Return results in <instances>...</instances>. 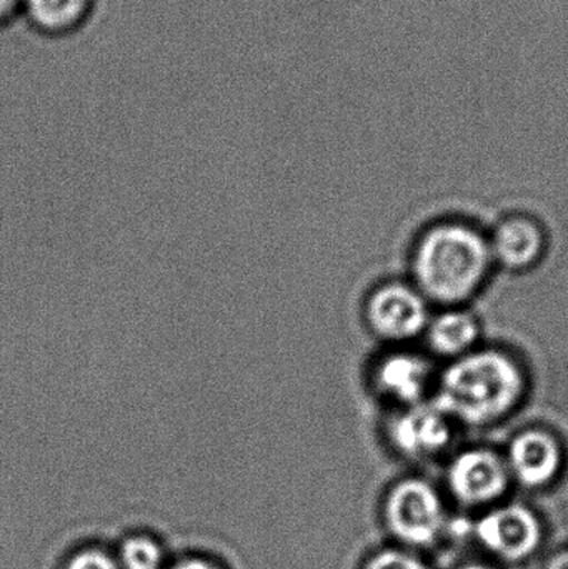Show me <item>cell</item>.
Masks as SVG:
<instances>
[{
  "label": "cell",
  "instance_id": "6da1fadb",
  "mask_svg": "<svg viewBox=\"0 0 568 569\" xmlns=\"http://www.w3.org/2000/svg\"><path fill=\"white\" fill-rule=\"evenodd\" d=\"M526 360L502 345L477 350L444 363L432 401L457 427L492 428L506 423L530 393Z\"/></svg>",
  "mask_w": 568,
  "mask_h": 569
},
{
  "label": "cell",
  "instance_id": "7a4b0ae2",
  "mask_svg": "<svg viewBox=\"0 0 568 569\" xmlns=\"http://www.w3.org/2000/svg\"><path fill=\"white\" fill-rule=\"evenodd\" d=\"M496 270L487 230L459 217L429 223L410 249L409 280L434 308L470 305Z\"/></svg>",
  "mask_w": 568,
  "mask_h": 569
},
{
  "label": "cell",
  "instance_id": "3957f363",
  "mask_svg": "<svg viewBox=\"0 0 568 569\" xmlns=\"http://www.w3.org/2000/svg\"><path fill=\"white\" fill-rule=\"evenodd\" d=\"M436 308L409 279H390L370 288L363 300L367 330L386 347H409L422 340Z\"/></svg>",
  "mask_w": 568,
  "mask_h": 569
},
{
  "label": "cell",
  "instance_id": "277c9868",
  "mask_svg": "<svg viewBox=\"0 0 568 569\" xmlns=\"http://www.w3.org/2000/svg\"><path fill=\"white\" fill-rule=\"evenodd\" d=\"M440 368L426 350L386 347L367 368L370 393L392 410L432 400Z\"/></svg>",
  "mask_w": 568,
  "mask_h": 569
},
{
  "label": "cell",
  "instance_id": "5b68a950",
  "mask_svg": "<svg viewBox=\"0 0 568 569\" xmlns=\"http://www.w3.org/2000/svg\"><path fill=\"white\" fill-rule=\"evenodd\" d=\"M387 527L410 547H429L446 528V510L439 491L420 478L399 481L387 495Z\"/></svg>",
  "mask_w": 568,
  "mask_h": 569
},
{
  "label": "cell",
  "instance_id": "8992f818",
  "mask_svg": "<svg viewBox=\"0 0 568 569\" xmlns=\"http://www.w3.org/2000/svg\"><path fill=\"white\" fill-rule=\"evenodd\" d=\"M457 425L432 400L390 411L386 438L390 448L407 461H432L447 453Z\"/></svg>",
  "mask_w": 568,
  "mask_h": 569
},
{
  "label": "cell",
  "instance_id": "52a82bcc",
  "mask_svg": "<svg viewBox=\"0 0 568 569\" xmlns=\"http://www.w3.org/2000/svg\"><path fill=\"white\" fill-rule=\"evenodd\" d=\"M487 236L496 269L512 276L532 272L549 252V230L532 213H507L487 230Z\"/></svg>",
  "mask_w": 568,
  "mask_h": 569
},
{
  "label": "cell",
  "instance_id": "ba28073f",
  "mask_svg": "<svg viewBox=\"0 0 568 569\" xmlns=\"http://www.w3.org/2000/svg\"><path fill=\"white\" fill-rule=\"evenodd\" d=\"M446 478L450 493L469 507L499 500L512 481L504 453L489 447H470L454 455Z\"/></svg>",
  "mask_w": 568,
  "mask_h": 569
},
{
  "label": "cell",
  "instance_id": "9c48e42d",
  "mask_svg": "<svg viewBox=\"0 0 568 569\" xmlns=\"http://www.w3.org/2000/svg\"><path fill=\"white\" fill-rule=\"evenodd\" d=\"M510 480L529 490H542L556 481L566 461L562 440L546 427H527L510 438L504 451Z\"/></svg>",
  "mask_w": 568,
  "mask_h": 569
},
{
  "label": "cell",
  "instance_id": "30bf717a",
  "mask_svg": "<svg viewBox=\"0 0 568 569\" xmlns=\"http://www.w3.org/2000/svg\"><path fill=\"white\" fill-rule=\"evenodd\" d=\"M477 540L490 553L507 561L532 557L542 543V525L524 505H506L477 521Z\"/></svg>",
  "mask_w": 568,
  "mask_h": 569
},
{
  "label": "cell",
  "instance_id": "8fae6325",
  "mask_svg": "<svg viewBox=\"0 0 568 569\" xmlns=\"http://www.w3.org/2000/svg\"><path fill=\"white\" fill-rule=\"evenodd\" d=\"M423 350L439 363H449L484 345V321L470 305L436 308L426 331Z\"/></svg>",
  "mask_w": 568,
  "mask_h": 569
},
{
  "label": "cell",
  "instance_id": "7c38bea8",
  "mask_svg": "<svg viewBox=\"0 0 568 569\" xmlns=\"http://www.w3.org/2000/svg\"><path fill=\"white\" fill-rule=\"evenodd\" d=\"M97 7L99 0H23L22 19L42 36L63 39L80 32Z\"/></svg>",
  "mask_w": 568,
  "mask_h": 569
},
{
  "label": "cell",
  "instance_id": "4fadbf2b",
  "mask_svg": "<svg viewBox=\"0 0 568 569\" xmlns=\"http://www.w3.org/2000/svg\"><path fill=\"white\" fill-rule=\"evenodd\" d=\"M120 569H162V547L150 537H132L123 541L119 551Z\"/></svg>",
  "mask_w": 568,
  "mask_h": 569
},
{
  "label": "cell",
  "instance_id": "5bb4252c",
  "mask_svg": "<svg viewBox=\"0 0 568 569\" xmlns=\"http://www.w3.org/2000/svg\"><path fill=\"white\" fill-rule=\"evenodd\" d=\"M366 569H429V567L406 551L386 550L370 558Z\"/></svg>",
  "mask_w": 568,
  "mask_h": 569
},
{
  "label": "cell",
  "instance_id": "9a60e30c",
  "mask_svg": "<svg viewBox=\"0 0 568 569\" xmlns=\"http://www.w3.org/2000/svg\"><path fill=\"white\" fill-rule=\"evenodd\" d=\"M66 569H120L116 558L102 550H83L69 561Z\"/></svg>",
  "mask_w": 568,
  "mask_h": 569
},
{
  "label": "cell",
  "instance_id": "2e32d148",
  "mask_svg": "<svg viewBox=\"0 0 568 569\" xmlns=\"http://www.w3.org/2000/svg\"><path fill=\"white\" fill-rule=\"evenodd\" d=\"M23 0H0V27L22 17Z\"/></svg>",
  "mask_w": 568,
  "mask_h": 569
},
{
  "label": "cell",
  "instance_id": "e0dca14e",
  "mask_svg": "<svg viewBox=\"0 0 568 569\" xmlns=\"http://www.w3.org/2000/svg\"><path fill=\"white\" fill-rule=\"evenodd\" d=\"M169 569H219L210 561L202 560V558H189V560L179 561Z\"/></svg>",
  "mask_w": 568,
  "mask_h": 569
},
{
  "label": "cell",
  "instance_id": "ac0fdd59",
  "mask_svg": "<svg viewBox=\"0 0 568 569\" xmlns=\"http://www.w3.org/2000/svg\"><path fill=\"white\" fill-rule=\"evenodd\" d=\"M546 569H568V550L556 555V557L547 563Z\"/></svg>",
  "mask_w": 568,
  "mask_h": 569
},
{
  "label": "cell",
  "instance_id": "d6986e66",
  "mask_svg": "<svg viewBox=\"0 0 568 569\" xmlns=\"http://www.w3.org/2000/svg\"><path fill=\"white\" fill-rule=\"evenodd\" d=\"M459 569H490L489 567H484V565H466V567Z\"/></svg>",
  "mask_w": 568,
  "mask_h": 569
}]
</instances>
